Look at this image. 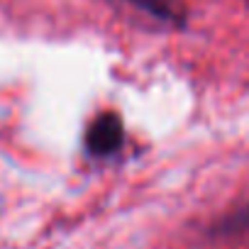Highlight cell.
Listing matches in <instances>:
<instances>
[{
    "label": "cell",
    "instance_id": "1",
    "mask_svg": "<svg viewBox=\"0 0 249 249\" xmlns=\"http://www.w3.org/2000/svg\"><path fill=\"white\" fill-rule=\"evenodd\" d=\"M122 137H124V130H122V120L115 115V112H103L90 127H88V135H86V147L90 154L95 157H107V154H115L122 144Z\"/></svg>",
    "mask_w": 249,
    "mask_h": 249
}]
</instances>
